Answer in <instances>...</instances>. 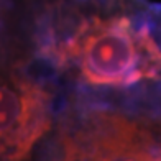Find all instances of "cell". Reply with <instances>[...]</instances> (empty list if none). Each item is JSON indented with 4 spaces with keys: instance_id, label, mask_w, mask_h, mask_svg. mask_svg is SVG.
Masks as SVG:
<instances>
[{
    "instance_id": "1",
    "label": "cell",
    "mask_w": 161,
    "mask_h": 161,
    "mask_svg": "<svg viewBox=\"0 0 161 161\" xmlns=\"http://www.w3.org/2000/svg\"><path fill=\"white\" fill-rule=\"evenodd\" d=\"M79 76L92 87H130L143 79L161 80V49L140 20L125 15L92 17L72 56Z\"/></svg>"
},
{
    "instance_id": "3",
    "label": "cell",
    "mask_w": 161,
    "mask_h": 161,
    "mask_svg": "<svg viewBox=\"0 0 161 161\" xmlns=\"http://www.w3.org/2000/svg\"><path fill=\"white\" fill-rule=\"evenodd\" d=\"M49 99L15 79L0 80V161H26L51 127Z\"/></svg>"
},
{
    "instance_id": "2",
    "label": "cell",
    "mask_w": 161,
    "mask_h": 161,
    "mask_svg": "<svg viewBox=\"0 0 161 161\" xmlns=\"http://www.w3.org/2000/svg\"><path fill=\"white\" fill-rule=\"evenodd\" d=\"M71 161H148L156 138L125 115L92 110L69 131Z\"/></svg>"
}]
</instances>
